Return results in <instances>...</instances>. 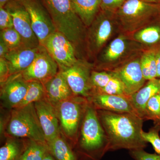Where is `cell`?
Returning <instances> with one entry per match:
<instances>
[{
  "label": "cell",
  "instance_id": "obj_1",
  "mask_svg": "<svg viewBox=\"0 0 160 160\" xmlns=\"http://www.w3.org/2000/svg\"><path fill=\"white\" fill-rule=\"evenodd\" d=\"M98 116L109 142V151L144 149L142 136L144 119L137 115L97 110Z\"/></svg>",
  "mask_w": 160,
  "mask_h": 160
},
{
  "label": "cell",
  "instance_id": "obj_2",
  "mask_svg": "<svg viewBox=\"0 0 160 160\" xmlns=\"http://www.w3.org/2000/svg\"><path fill=\"white\" fill-rule=\"evenodd\" d=\"M75 148L82 160H100L109 151V142L98 116L97 110L89 102Z\"/></svg>",
  "mask_w": 160,
  "mask_h": 160
},
{
  "label": "cell",
  "instance_id": "obj_3",
  "mask_svg": "<svg viewBox=\"0 0 160 160\" xmlns=\"http://www.w3.org/2000/svg\"><path fill=\"white\" fill-rule=\"evenodd\" d=\"M57 31L65 35L76 48L85 42L87 28L75 12L70 0H42Z\"/></svg>",
  "mask_w": 160,
  "mask_h": 160
},
{
  "label": "cell",
  "instance_id": "obj_4",
  "mask_svg": "<svg viewBox=\"0 0 160 160\" xmlns=\"http://www.w3.org/2000/svg\"><path fill=\"white\" fill-rule=\"evenodd\" d=\"M86 98L74 95L53 105L61 131L74 148L77 143L80 127L89 104Z\"/></svg>",
  "mask_w": 160,
  "mask_h": 160
},
{
  "label": "cell",
  "instance_id": "obj_5",
  "mask_svg": "<svg viewBox=\"0 0 160 160\" xmlns=\"http://www.w3.org/2000/svg\"><path fill=\"white\" fill-rule=\"evenodd\" d=\"M11 110L6 128L8 137L46 142L34 103Z\"/></svg>",
  "mask_w": 160,
  "mask_h": 160
},
{
  "label": "cell",
  "instance_id": "obj_6",
  "mask_svg": "<svg viewBox=\"0 0 160 160\" xmlns=\"http://www.w3.org/2000/svg\"><path fill=\"white\" fill-rule=\"evenodd\" d=\"M115 12L122 28L127 32H134L160 14V4L127 0Z\"/></svg>",
  "mask_w": 160,
  "mask_h": 160
},
{
  "label": "cell",
  "instance_id": "obj_7",
  "mask_svg": "<svg viewBox=\"0 0 160 160\" xmlns=\"http://www.w3.org/2000/svg\"><path fill=\"white\" fill-rule=\"evenodd\" d=\"M118 23L115 12L101 9L87 29L85 42L88 53L95 56L99 53L114 32Z\"/></svg>",
  "mask_w": 160,
  "mask_h": 160
},
{
  "label": "cell",
  "instance_id": "obj_8",
  "mask_svg": "<svg viewBox=\"0 0 160 160\" xmlns=\"http://www.w3.org/2000/svg\"><path fill=\"white\" fill-rule=\"evenodd\" d=\"M42 46L57 63L60 71L68 69L79 59L77 57L75 46L59 32L56 31L50 35Z\"/></svg>",
  "mask_w": 160,
  "mask_h": 160
},
{
  "label": "cell",
  "instance_id": "obj_9",
  "mask_svg": "<svg viewBox=\"0 0 160 160\" xmlns=\"http://www.w3.org/2000/svg\"><path fill=\"white\" fill-rule=\"evenodd\" d=\"M92 66L86 61L78 59L73 66L61 71L74 95L88 98L94 93L91 75Z\"/></svg>",
  "mask_w": 160,
  "mask_h": 160
},
{
  "label": "cell",
  "instance_id": "obj_10",
  "mask_svg": "<svg viewBox=\"0 0 160 160\" xmlns=\"http://www.w3.org/2000/svg\"><path fill=\"white\" fill-rule=\"evenodd\" d=\"M21 1L29 13L32 30L42 46L46 39L57 31L49 12L42 0Z\"/></svg>",
  "mask_w": 160,
  "mask_h": 160
},
{
  "label": "cell",
  "instance_id": "obj_11",
  "mask_svg": "<svg viewBox=\"0 0 160 160\" xmlns=\"http://www.w3.org/2000/svg\"><path fill=\"white\" fill-rule=\"evenodd\" d=\"M59 71L56 62L46 48L40 46L38 52L32 62L21 72L26 82H38L45 85Z\"/></svg>",
  "mask_w": 160,
  "mask_h": 160
},
{
  "label": "cell",
  "instance_id": "obj_12",
  "mask_svg": "<svg viewBox=\"0 0 160 160\" xmlns=\"http://www.w3.org/2000/svg\"><path fill=\"white\" fill-rule=\"evenodd\" d=\"M4 8L11 15L13 20V28L22 37L23 47L35 48L39 47V41L32 27L29 13L21 0L7 4Z\"/></svg>",
  "mask_w": 160,
  "mask_h": 160
},
{
  "label": "cell",
  "instance_id": "obj_13",
  "mask_svg": "<svg viewBox=\"0 0 160 160\" xmlns=\"http://www.w3.org/2000/svg\"><path fill=\"white\" fill-rule=\"evenodd\" d=\"M109 72L120 80L125 94L129 98L130 96L145 85L146 80L143 76L139 58L130 61Z\"/></svg>",
  "mask_w": 160,
  "mask_h": 160
},
{
  "label": "cell",
  "instance_id": "obj_14",
  "mask_svg": "<svg viewBox=\"0 0 160 160\" xmlns=\"http://www.w3.org/2000/svg\"><path fill=\"white\" fill-rule=\"evenodd\" d=\"M28 87V82L21 72L10 76L1 85L0 98L3 107L10 109L16 108L25 98Z\"/></svg>",
  "mask_w": 160,
  "mask_h": 160
},
{
  "label": "cell",
  "instance_id": "obj_15",
  "mask_svg": "<svg viewBox=\"0 0 160 160\" xmlns=\"http://www.w3.org/2000/svg\"><path fill=\"white\" fill-rule=\"evenodd\" d=\"M34 105L46 142H48L62 133L56 111L53 104L46 97L34 103Z\"/></svg>",
  "mask_w": 160,
  "mask_h": 160
},
{
  "label": "cell",
  "instance_id": "obj_16",
  "mask_svg": "<svg viewBox=\"0 0 160 160\" xmlns=\"http://www.w3.org/2000/svg\"><path fill=\"white\" fill-rule=\"evenodd\" d=\"M87 99L97 110L126 112L138 116L129 98L126 97L105 93H95Z\"/></svg>",
  "mask_w": 160,
  "mask_h": 160
},
{
  "label": "cell",
  "instance_id": "obj_17",
  "mask_svg": "<svg viewBox=\"0 0 160 160\" xmlns=\"http://www.w3.org/2000/svg\"><path fill=\"white\" fill-rule=\"evenodd\" d=\"M130 43L126 37L120 35L115 38L103 50L99 57L100 68L111 71L130 50Z\"/></svg>",
  "mask_w": 160,
  "mask_h": 160
},
{
  "label": "cell",
  "instance_id": "obj_18",
  "mask_svg": "<svg viewBox=\"0 0 160 160\" xmlns=\"http://www.w3.org/2000/svg\"><path fill=\"white\" fill-rule=\"evenodd\" d=\"M39 47L35 48L22 47L9 51L4 58L8 64L10 76L22 72L27 69L34 60Z\"/></svg>",
  "mask_w": 160,
  "mask_h": 160
},
{
  "label": "cell",
  "instance_id": "obj_19",
  "mask_svg": "<svg viewBox=\"0 0 160 160\" xmlns=\"http://www.w3.org/2000/svg\"><path fill=\"white\" fill-rule=\"evenodd\" d=\"M44 86L46 98L53 105L74 95L62 73L60 70Z\"/></svg>",
  "mask_w": 160,
  "mask_h": 160
},
{
  "label": "cell",
  "instance_id": "obj_20",
  "mask_svg": "<svg viewBox=\"0 0 160 160\" xmlns=\"http://www.w3.org/2000/svg\"><path fill=\"white\" fill-rule=\"evenodd\" d=\"M160 92L159 80L155 78L149 80V82L139 90L130 96L129 100L140 118L144 119L146 106L148 101Z\"/></svg>",
  "mask_w": 160,
  "mask_h": 160
},
{
  "label": "cell",
  "instance_id": "obj_21",
  "mask_svg": "<svg viewBox=\"0 0 160 160\" xmlns=\"http://www.w3.org/2000/svg\"><path fill=\"white\" fill-rule=\"evenodd\" d=\"M72 8L87 28L101 10V0H70Z\"/></svg>",
  "mask_w": 160,
  "mask_h": 160
},
{
  "label": "cell",
  "instance_id": "obj_22",
  "mask_svg": "<svg viewBox=\"0 0 160 160\" xmlns=\"http://www.w3.org/2000/svg\"><path fill=\"white\" fill-rule=\"evenodd\" d=\"M62 134L47 142L50 154L56 160H82Z\"/></svg>",
  "mask_w": 160,
  "mask_h": 160
},
{
  "label": "cell",
  "instance_id": "obj_23",
  "mask_svg": "<svg viewBox=\"0 0 160 160\" xmlns=\"http://www.w3.org/2000/svg\"><path fill=\"white\" fill-rule=\"evenodd\" d=\"M29 140L8 137L0 149V160H21Z\"/></svg>",
  "mask_w": 160,
  "mask_h": 160
},
{
  "label": "cell",
  "instance_id": "obj_24",
  "mask_svg": "<svg viewBox=\"0 0 160 160\" xmlns=\"http://www.w3.org/2000/svg\"><path fill=\"white\" fill-rule=\"evenodd\" d=\"M28 83V89L26 96L16 108L24 107L46 97L45 86L42 83L35 81Z\"/></svg>",
  "mask_w": 160,
  "mask_h": 160
},
{
  "label": "cell",
  "instance_id": "obj_25",
  "mask_svg": "<svg viewBox=\"0 0 160 160\" xmlns=\"http://www.w3.org/2000/svg\"><path fill=\"white\" fill-rule=\"evenodd\" d=\"M133 39L146 45H153L160 41V27L151 26L144 27L135 32Z\"/></svg>",
  "mask_w": 160,
  "mask_h": 160
},
{
  "label": "cell",
  "instance_id": "obj_26",
  "mask_svg": "<svg viewBox=\"0 0 160 160\" xmlns=\"http://www.w3.org/2000/svg\"><path fill=\"white\" fill-rule=\"evenodd\" d=\"M48 151L47 143L29 140L21 160H43Z\"/></svg>",
  "mask_w": 160,
  "mask_h": 160
},
{
  "label": "cell",
  "instance_id": "obj_27",
  "mask_svg": "<svg viewBox=\"0 0 160 160\" xmlns=\"http://www.w3.org/2000/svg\"><path fill=\"white\" fill-rule=\"evenodd\" d=\"M0 39L5 43L10 51L24 47L21 35L13 27L1 30Z\"/></svg>",
  "mask_w": 160,
  "mask_h": 160
},
{
  "label": "cell",
  "instance_id": "obj_28",
  "mask_svg": "<svg viewBox=\"0 0 160 160\" xmlns=\"http://www.w3.org/2000/svg\"><path fill=\"white\" fill-rule=\"evenodd\" d=\"M144 120H152L155 123L160 121V103L158 93L149 100L146 105Z\"/></svg>",
  "mask_w": 160,
  "mask_h": 160
},
{
  "label": "cell",
  "instance_id": "obj_29",
  "mask_svg": "<svg viewBox=\"0 0 160 160\" xmlns=\"http://www.w3.org/2000/svg\"><path fill=\"white\" fill-rule=\"evenodd\" d=\"M112 76L113 75L110 72L92 70L91 73V81L94 89L93 94L104 88L109 83Z\"/></svg>",
  "mask_w": 160,
  "mask_h": 160
},
{
  "label": "cell",
  "instance_id": "obj_30",
  "mask_svg": "<svg viewBox=\"0 0 160 160\" xmlns=\"http://www.w3.org/2000/svg\"><path fill=\"white\" fill-rule=\"evenodd\" d=\"M96 93L116 95L122 96L129 98L127 97L125 94L122 83L118 78L115 77L113 75L109 81L108 84L103 89L98 91Z\"/></svg>",
  "mask_w": 160,
  "mask_h": 160
},
{
  "label": "cell",
  "instance_id": "obj_31",
  "mask_svg": "<svg viewBox=\"0 0 160 160\" xmlns=\"http://www.w3.org/2000/svg\"><path fill=\"white\" fill-rule=\"evenodd\" d=\"M158 131L152 128L148 132H142V137L146 142H149L152 145L155 151L160 155V138Z\"/></svg>",
  "mask_w": 160,
  "mask_h": 160
},
{
  "label": "cell",
  "instance_id": "obj_32",
  "mask_svg": "<svg viewBox=\"0 0 160 160\" xmlns=\"http://www.w3.org/2000/svg\"><path fill=\"white\" fill-rule=\"evenodd\" d=\"M130 154L135 160H160V155L148 153L144 149L130 150Z\"/></svg>",
  "mask_w": 160,
  "mask_h": 160
},
{
  "label": "cell",
  "instance_id": "obj_33",
  "mask_svg": "<svg viewBox=\"0 0 160 160\" xmlns=\"http://www.w3.org/2000/svg\"><path fill=\"white\" fill-rule=\"evenodd\" d=\"M13 27V20L11 15L4 8H0V29L3 30Z\"/></svg>",
  "mask_w": 160,
  "mask_h": 160
},
{
  "label": "cell",
  "instance_id": "obj_34",
  "mask_svg": "<svg viewBox=\"0 0 160 160\" xmlns=\"http://www.w3.org/2000/svg\"><path fill=\"white\" fill-rule=\"evenodd\" d=\"M127 0H101V9L115 12Z\"/></svg>",
  "mask_w": 160,
  "mask_h": 160
},
{
  "label": "cell",
  "instance_id": "obj_35",
  "mask_svg": "<svg viewBox=\"0 0 160 160\" xmlns=\"http://www.w3.org/2000/svg\"><path fill=\"white\" fill-rule=\"evenodd\" d=\"M140 63L143 76L145 79L149 81L150 77V65L147 52L142 55L140 59Z\"/></svg>",
  "mask_w": 160,
  "mask_h": 160
},
{
  "label": "cell",
  "instance_id": "obj_36",
  "mask_svg": "<svg viewBox=\"0 0 160 160\" xmlns=\"http://www.w3.org/2000/svg\"><path fill=\"white\" fill-rule=\"evenodd\" d=\"M10 76L8 64L5 58H0V84L6 82Z\"/></svg>",
  "mask_w": 160,
  "mask_h": 160
},
{
  "label": "cell",
  "instance_id": "obj_37",
  "mask_svg": "<svg viewBox=\"0 0 160 160\" xmlns=\"http://www.w3.org/2000/svg\"><path fill=\"white\" fill-rule=\"evenodd\" d=\"M10 51L8 46L0 39V58H4Z\"/></svg>",
  "mask_w": 160,
  "mask_h": 160
},
{
  "label": "cell",
  "instance_id": "obj_38",
  "mask_svg": "<svg viewBox=\"0 0 160 160\" xmlns=\"http://www.w3.org/2000/svg\"><path fill=\"white\" fill-rule=\"evenodd\" d=\"M156 60L157 68V78L160 77V49L155 51Z\"/></svg>",
  "mask_w": 160,
  "mask_h": 160
},
{
  "label": "cell",
  "instance_id": "obj_39",
  "mask_svg": "<svg viewBox=\"0 0 160 160\" xmlns=\"http://www.w3.org/2000/svg\"><path fill=\"white\" fill-rule=\"evenodd\" d=\"M15 1L17 0H0V8H4L7 4Z\"/></svg>",
  "mask_w": 160,
  "mask_h": 160
},
{
  "label": "cell",
  "instance_id": "obj_40",
  "mask_svg": "<svg viewBox=\"0 0 160 160\" xmlns=\"http://www.w3.org/2000/svg\"><path fill=\"white\" fill-rule=\"evenodd\" d=\"M43 160H56L52 156V155L50 154V152H49V151H48V152L46 153V156H45V158H44V159Z\"/></svg>",
  "mask_w": 160,
  "mask_h": 160
},
{
  "label": "cell",
  "instance_id": "obj_41",
  "mask_svg": "<svg viewBox=\"0 0 160 160\" xmlns=\"http://www.w3.org/2000/svg\"><path fill=\"white\" fill-rule=\"evenodd\" d=\"M142 1L146 2L160 4V0H142Z\"/></svg>",
  "mask_w": 160,
  "mask_h": 160
},
{
  "label": "cell",
  "instance_id": "obj_42",
  "mask_svg": "<svg viewBox=\"0 0 160 160\" xmlns=\"http://www.w3.org/2000/svg\"><path fill=\"white\" fill-rule=\"evenodd\" d=\"M155 126L153 127L154 129H157L158 131H160V121L158 122L155 123Z\"/></svg>",
  "mask_w": 160,
  "mask_h": 160
},
{
  "label": "cell",
  "instance_id": "obj_43",
  "mask_svg": "<svg viewBox=\"0 0 160 160\" xmlns=\"http://www.w3.org/2000/svg\"><path fill=\"white\" fill-rule=\"evenodd\" d=\"M158 96H159V102L160 103V92L158 93Z\"/></svg>",
  "mask_w": 160,
  "mask_h": 160
},
{
  "label": "cell",
  "instance_id": "obj_44",
  "mask_svg": "<svg viewBox=\"0 0 160 160\" xmlns=\"http://www.w3.org/2000/svg\"><path fill=\"white\" fill-rule=\"evenodd\" d=\"M159 84H160V80H159Z\"/></svg>",
  "mask_w": 160,
  "mask_h": 160
}]
</instances>
